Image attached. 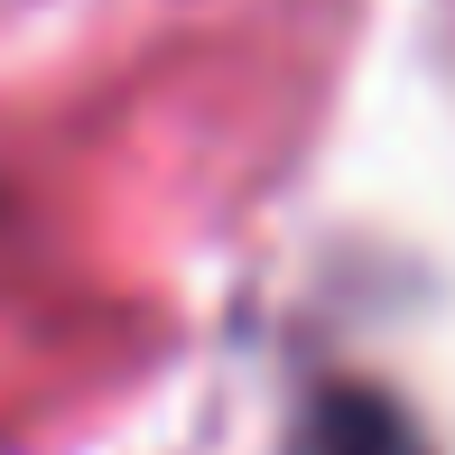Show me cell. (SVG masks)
Here are the masks:
<instances>
[{
    "mask_svg": "<svg viewBox=\"0 0 455 455\" xmlns=\"http://www.w3.org/2000/svg\"><path fill=\"white\" fill-rule=\"evenodd\" d=\"M298 455H419V437H409V419L390 400H371V390H325V400L307 409V427H298Z\"/></svg>",
    "mask_w": 455,
    "mask_h": 455,
    "instance_id": "cell-1",
    "label": "cell"
}]
</instances>
